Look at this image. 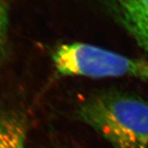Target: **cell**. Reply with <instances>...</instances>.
Listing matches in <instances>:
<instances>
[{
    "label": "cell",
    "mask_w": 148,
    "mask_h": 148,
    "mask_svg": "<svg viewBox=\"0 0 148 148\" xmlns=\"http://www.w3.org/2000/svg\"><path fill=\"white\" fill-rule=\"evenodd\" d=\"M76 116L113 148H148V101L119 92L85 100Z\"/></svg>",
    "instance_id": "obj_1"
},
{
    "label": "cell",
    "mask_w": 148,
    "mask_h": 148,
    "mask_svg": "<svg viewBox=\"0 0 148 148\" xmlns=\"http://www.w3.org/2000/svg\"><path fill=\"white\" fill-rule=\"evenodd\" d=\"M22 120L11 116L0 114V148H7L15 130Z\"/></svg>",
    "instance_id": "obj_4"
},
{
    "label": "cell",
    "mask_w": 148,
    "mask_h": 148,
    "mask_svg": "<svg viewBox=\"0 0 148 148\" xmlns=\"http://www.w3.org/2000/svg\"><path fill=\"white\" fill-rule=\"evenodd\" d=\"M115 18L148 52V0H104Z\"/></svg>",
    "instance_id": "obj_3"
},
{
    "label": "cell",
    "mask_w": 148,
    "mask_h": 148,
    "mask_svg": "<svg viewBox=\"0 0 148 148\" xmlns=\"http://www.w3.org/2000/svg\"><path fill=\"white\" fill-rule=\"evenodd\" d=\"M8 23V1L0 0V50L2 43Z\"/></svg>",
    "instance_id": "obj_6"
},
{
    "label": "cell",
    "mask_w": 148,
    "mask_h": 148,
    "mask_svg": "<svg viewBox=\"0 0 148 148\" xmlns=\"http://www.w3.org/2000/svg\"><path fill=\"white\" fill-rule=\"evenodd\" d=\"M52 60L57 71L63 75L93 78L129 77L148 81V61L90 44L60 45L54 50Z\"/></svg>",
    "instance_id": "obj_2"
},
{
    "label": "cell",
    "mask_w": 148,
    "mask_h": 148,
    "mask_svg": "<svg viewBox=\"0 0 148 148\" xmlns=\"http://www.w3.org/2000/svg\"><path fill=\"white\" fill-rule=\"evenodd\" d=\"M26 129L22 122L15 130L7 148H26Z\"/></svg>",
    "instance_id": "obj_5"
}]
</instances>
